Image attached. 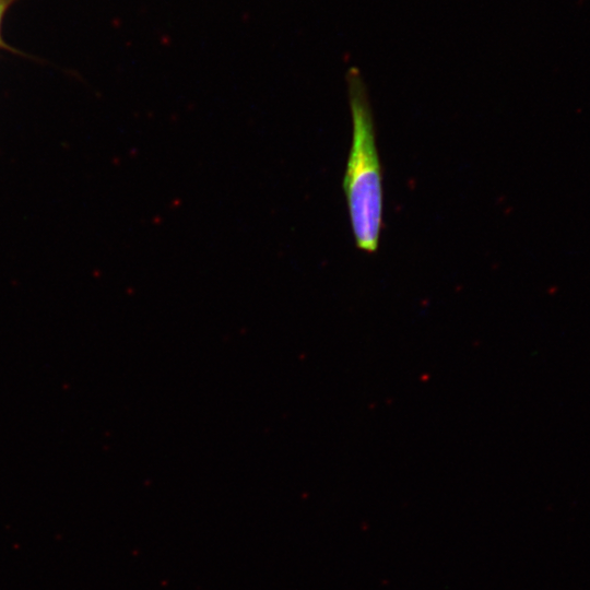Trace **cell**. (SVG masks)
<instances>
[{
    "label": "cell",
    "instance_id": "7a4b0ae2",
    "mask_svg": "<svg viewBox=\"0 0 590 590\" xmlns=\"http://www.w3.org/2000/svg\"><path fill=\"white\" fill-rule=\"evenodd\" d=\"M12 0H0V26L3 12Z\"/></svg>",
    "mask_w": 590,
    "mask_h": 590
},
{
    "label": "cell",
    "instance_id": "6da1fadb",
    "mask_svg": "<svg viewBox=\"0 0 590 590\" xmlns=\"http://www.w3.org/2000/svg\"><path fill=\"white\" fill-rule=\"evenodd\" d=\"M346 79L352 142L343 189L355 244L362 251L374 253L378 249L382 226V172L366 85L356 68L350 69Z\"/></svg>",
    "mask_w": 590,
    "mask_h": 590
}]
</instances>
